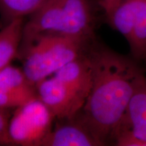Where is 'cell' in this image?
Returning a JSON list of instances; mask_svg holds the SVG:
<instances>
[{"instance_id":"8fae6325","label":"cell","mask_w":146,"mask_h":146,"mask_svg":"<svg viewBox=\"0 0 146 146\" xmlns=\"http://www.w3.org/2000/svg\"><path fill=\"white\" fill-rule=\"evenodd\" d=\"M25 18L14 20L0 29V70L17 58Z\"/></svg>"},{"instance_id":"8992f818","label":"cell","mask_w":146,"mask_h":146,"mask_svg":"<svg viewBox=\"0 0 146 146\" xmlns=\"http://www.w3.org/2000/svg\"><path fill=\"white\" fill-rule=\"evenodd\" d=\"M37 97L50 110L56 119L70 118L83 108L86 99L54 76L36 85Z\"/></svg>"},{"instance_id":"3957f363","label":"cell","mask_w":146,"mask_h":146,"mask_svg":"<svg viewBox=\"0 0 146 146\" xmlns=\"http://www.w3.org/2000/svg\"><path fill=\"white\" fill-rule=\"evenodd\" d=\"M95 39L49 36L40 38L18 57L23 70L34 85L88 52Z\"/></svg>"},{"instance_id":"ba28073f","label":"cell","mask_w":146,"mask_h":146,"mask_svg":"<svg viewBox=\"0 0 146 146\" xmlns=\"http://www.w3.org/2000/svg\"><path fill=\"white\" fill-rule=\"evenodd\" d=\"M36 98V85L23 68L10 64L0 70V107L14 110Z\"/></svg>"},{"instance_id":"30bf717a","label":"cell","mask_w":146,"mask_h":146,"mask_svg":"<svg viewBox=\"0 0 146 146\" xmlns=\"http://www.w3.org/2000/svg\"><path fill=\"white\" fill-rule=\"evenodd\" d=\"M122 130L129 131L137 138L146 142V76L131 100L115 135Z\"/></svg>"},{"instance_id":"5b68a950","label":"cell","mask_w":146,"mask_h":146,"mask_svg":"<svg viewBox=\"0 0 146 146\" xmlns=\"http://www.w3.org/2000/svg\"><path fill=\"white\" fill-rule=\"evenodd\" d=\"M105 23L125 38L133 58L146 62V0H119Z\"/></svg>"},{"instance_id":"5bb4252c","label":"cell","mask_w":146,"mask_h":146,"mask_svg":"<svg viewBox=\"0 0 146 146\" xmlns=\"http://www.w3.org/2000/svg\"><path fill=\"white\" fill-rule=\"evenodd\" d=\"M102 4L105 11V18L108 16L118 4L119 0H101Z\"/></svg>"},{"instance_id":"9c48e42d","label":"cell","mask_w":146,"mask_h":146,"mask_svg":"<svg viewBox=\"0 0 146 146\" xmlns=\"http://www.w3.org/2000/svg\"><path fill=\"white\" fill-rule=\"evenodd\" d=\"M89 51L90 49L86 54L72 60L53 74L86 100L92 83V66Z\"/></svg>"},{"instance_id":"277c9868","label":"cell","mask_w":146,"mask_h":146,"mask_svg":"<svg viewBox=\"0 0 146 146\" xmlns=\"http://www.w3.org/2000/svg\"><path fill=\"white\" fill-rule=\"evenodd\" d=\"M14 110L8 127L9 145L41 146L56 120L50 110L37 97Z\"/></svg>"},{"instance_id":"52a82bcc","label":"cell","mask_w":146,"mask_h":146,"mask_svg":"<svg viewBox=\"0 0 146 146\" xmlns=\"http://www.w3.org/2000/svg\"><path fill=\"white\" fill-rule=\"evenodd\" d=\"M41 146H103L88 124L81 110L72 117L56 119Z\"/></svg>"},{"instance_id":"4fadbf2b","label":"cell","mask_w":146,"mask_h":146,"mask_svg":"<svg viewBox=\"0 0 146 146\" xmlns=\"http://www.w3.org/2000/svg\"><path fill=\"white\" fill-rule=\"evenodd\" d=\"M11 110L0 107V144L1 145H9L8 132L10 118Z\"/></svg>"},{"instance_id":"7c38bea8","label":"cell","mask_w":146,"mask_h":146,"mask_svg":"<svg viewBox=\"0 0 146 146\" xmlns=\"http://www.w3.org/2000/svg\"><path fill=\"white\" fill-rule=\"evenodd\" d=\"M45 0H0V29L14 20L27 18Z\"/></svg>"},{"instance_id":"9a60e30c","label":"cell","mask_w":146,"mask_h":146,"mask_svg":"<svg viewBox=\"0 0 146 146\" xmlns=\"http://www.w3.org/2000/svg\"><path fill=\"white\" fill-rule=\"evenodd\" d=\"M0 145H1V144H0Z\"/></svg>"},{"instance_id":"6da1fadb","label":"cell","mask_w":146,"mask_h":146,"mask_svg":"<svg viewBox=\"0 0 146 146\" xmlns=\"http://www.w3.org/2000/svg\"><path fill=\"white\" fill-rule=\"evenodd\" d=\"M89 57L92 83L81 113L103 146L112 145L129 104L145 80L146 67L131 55L115 52L98 38L91 45Z\"/></svg>"},{"instance_id":"7a4b0ae2","label":"cell","mask_w":146,"mask_h":146,"mask_svg":"<svg viewBox=\"0 0 146 146\" xmlns=\"http://www.w3.org/2000/svg\"><path fill=\"white\" fill-rule=\"evenodd\" d=\"M105 23L101 0H45L25 18L18 56L40 38L49 36L95 39Z\"/></svg>"}]
</instances>
